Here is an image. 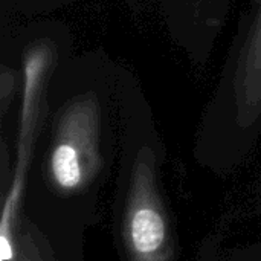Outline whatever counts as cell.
Wrapping results in <instances>:
<instances>
[{
    "instance_id": "obj_5",
    "label": "cell",
    "mask_w": 261,
    "mask_h": 261,
    "mask_svg": "<svg viewBox=\"0 0 261 261\" xmlns=\"http://www.w3.org/2000/svg\"><path fill=\"white\" fill-rule=\"evenodd\" d=\"M15 261H47L44 258L38 242L32 232H26L17 243V260Z\"/></svg>"
},
{
    "instance_id": "obj_2",
    "label": "cell",
    "mask_w": 261,
    "mask_h": 261,
    "mask_svg": "<svg viewBox=\"0 0 261 261\" xmlns=\"http://www.w3.org/2000/svg\"><path fill=\"white\" fill-rule=\"evenodd\" d=\"M122 240L128 261H174V236L162 197L156 154L144 147L135 159L125 211Z\"/></svg>"
},
{
    "instance_id": "obj_4",
    "label": "cell",
    "mask_w": 261,
    "mask_h": 261,
    "mask_svg": "<svg viewBox=\"0 0 261 261\" xmlns=\"http://www.w3.org/2000/svg\"><path fill=\"white\" fill-rule=\"evenodd\" d=\"M236 119L252 125L261 115V8L243 46L234 78Z\"/></svg>"
},
{
    "instance_id": "obj_3",
    "label": "cell",
    "mask_w": 261,
    "mask_h": 261,
    "mask_svg": "<svg viewBox=\"0 0 261 261\" xmlns=\"http://www.w3.org/2000/svg\"><path fill=\"white\" fill-rule=\"evenodd\" d=\"M54 58V44L46 40L31 44L23 55V93L18 119L17 161L12 177V187L18 190L24 188L31 151L43 113L44 84L49 78Z\"/></svg>"
},
{
    "instance_id": "obj_1",
    "label": "cell",
    "mask_w": 261,
    "mask_h": 261,
    "mask_svg": "<svg viewBox=\"0 0 261 261\" xmlns=\"http://www.w3.org/2000/svg\"><path fill=\"white\" fill-rule=\"evenodd\" d=\"M101 168V106L95 93H86L58 115L46 176L54 193L72 196L89 188Z\"/></svg>"
},
{
    "instance_id": "obj_6",
    "label": "cell",
    "mask_w": 261,
    "mask_h": 261,
    "mask_svg": "<svg viewBox=\"0 0 261 261\" xmlns=\"http://www.w3.org/2000/svg\"><path fill=\"white\" fill-rule=\"evenodd\" d=\"M15 89V72L9 70L6 66L2 67V81H0V99H2V113L8 110V102L14 95Z\"/></svg>"
}]
</instances>
